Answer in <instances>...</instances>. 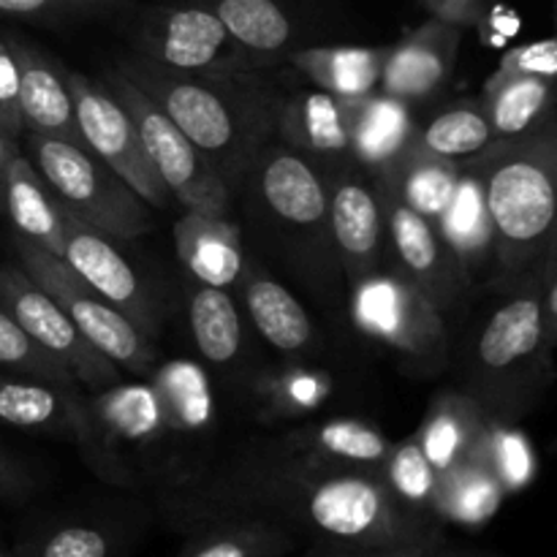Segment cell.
I'll use <instances>...</instances> for the list:
<instances>
[{"mask_svg":"<svg viewBox=\"0 0 557 557\" xmlns=\"http://www.w3.org/2000/svg\"><path fill=\"white\" fill-rule=\"evenodd\" d=\"M460 163L482 183L493 223L490 288L504 294L542 272L557 253V109Z\"/></svg>","mask_w":557,"mask_h":557,"instance_id":"7a4b0ae2","label":"cell"},{"mask_svg":"<svg viewBox=\"0 0 557 557\" xmlns=\"http://www.w3.org/2000/svg\"><path fill=\"white\" fill-rule=\"evenodd\" d=\"M330 180V226L346 286L384 270L386 221L373 180L359 166L326 172Z\"/></svg>","mask_w":557,"mask_h":557,"instance_id":"9a60e30c","label":"cell"},{"mask_svg":"<svg viewBox=\"0 0 557 557\" xmlns=\"http://www.w3.org/2000/svg\"><path fill=\"white\" fill-rule=\"evenodd\" d=\"M389 47H299L286 63L315 90L364 98L379 90Z\"/></svg>","mask_w":557,"mask_h":557,"instance_id":"4316f807","label":"cell"},{"mask_svg":"<svg viewBox=\"0 0 557 557\" xmlns=\"http://www.w3.org/2000/svg\"><path fill=\"white\" fill-rule=\"evenodd\" d=\"M479 103L487 114L495 139L517 136L555 112L557 76L495 69Z\"/></svg>","mask_w":557,"mask_h":557,"instance_id":"f1b7e54d","label":"cell"},{"mask_svg":"<svg viewBox=\"0 0 557 557\" xmlns=\"http://www.w3.org/2000/svg\"><path fill=\"white\" fill-rule=\"evenodd\" d=\"M0 128L14 141H20L25 134L20 114V69H16L9 36L3 33H0Z\"/></svg>","mask_w":557,"mask_h":557,"instance_id":"7bdbcfd3","label":"cell"},{"mask_svg":"<svg viewBox=\"0 0 557 557\" xmlns=\"http://www.w3.org/2000/svg\"><path fill=\"white\" fill-rule=\"evenodd\" d=\"M479 457L493 471V476L498 479L506 493H515L522 484L531 482L533 451L525 435L517 430V424H506L490 417Z\"/></svg>","mask_w":557,"mask_h":557,"instance_id":"ab89813d","label":"cell"},{"mask_svg":"<svg viewBox=\"0 0 557 557\" xmlns=\"http://www.w3.org/2000/svg\"><path fill=\"white\" fill-rule=\"evenodd\" d=\"M20 141L11 139L3 128H0V221H3V190H5V174H9V163L20 152Z\"/></svg>","mask_w":557,"mask_h":557,"instance_id":"c3c4849f","label":"cell"},{"mask_svg":"<svg viewBox=\"0 0 557 557\" xmlns=\"http://www.w3.org/2000/svg\"><path fill=\"white\" fill-rule=\"evenodd\" d=\"M381 210L386 221V245L395 259V270L413 283L446 321L466 305L473 275L457 250L441 237L433 221L403 205L395 194L379 188Z\"/></svg>","mask_w":557,"mask_h":557,"instance_id":"4fadbf2b","label":"cell"},{"mask_svg":"<svg viewBox=\"0 0 557 557\" xmlns=\"http://www.w3.org/2000/svg\"><path fill=\"white\" fill-rule=\"evenodd\" d=\"M82 403V386L65 389L27 375L0 373V424L9 428L74 438Z\"/></svg>","mask_w":557,"mask_h":557,"instance_id":"484cf974","label":"cell"},{"mask_svg":"<svg viewBox=\"0 0 557 557\" xmlns=\"http://www.w3.org/2000/svg\"><path fill=\"white\" fill-rule=\"evenodd\" d=\"M156 506L163 525L177 533L218 520H264L305 547L446 542L444 522L403 506L379 471L313 462L281 449L272 435L161 490Z\"/></svg>","mask_w":557,"mask_h":557,"instance_id":"6da1fadb","label":"cell"},{"mask_svg":"<svg viewBox=\"0 0 557 557\" xmlns=\"http://www.w3.org/2000/svg\"><path fill=\"white\" fill-rule=\"evenodd\" d=\"M544 326L549 343L557 348V253L544 267Z\"/></svg>","mask_w":557,"mask_h":557,"instance_id":"7dc6e473","label":"cell"},{"mask_svg":"<svg viewBox=\"0 0 557 557\" xmlns=\"http://www.w3.org/2000/svg\"><path fill=\"white\" fill-rule=\"evenodd\" d=\"M351 101L354 98L305 87L288 92L277 112L275 139L302 152L324 172L341 166H357L351 158Z\"/></svg>","mask_w":557,"mask_h":557,"instance_id":"e0dca14e","label":"cell"},{"mask_svg":"<svg viewBox=\"0 0 557 557\" xmlns=\"http://www.w3.org/2000/svg\"><path fill=\"white\" fill-rule=\"evenodd\" d=\"M22 139L25 156L41 174L60 210L123 243L150 232L152 207L85 145L38 134H25Z\"/></svg>","mask_w":557,"mask_h":557,"instance_id":"8992f818","label":"cell"},{"mask_svg":"<svg viewBox=\"0 0 557 557\" xmlns=\"http://www.w3.org/2000/svg\"><path fill=\"white\" fill-rule=\"evenodd\" d=\"M120 69L180 125L201 156L237 190L245 172L275 139L283 92L259 74H177L131 54Z\"/></svg>","mask_w":557,"mask_h":557,"instance_id":"3957f363","label":"cell"},{"mask_svg":"<svg viewBox=\"0 0 557 557\" xmlns=\"http://www.w3.org/2000/svg\"><path fill=\"white\" fill-rule=\"evenodd\" d=\"M0 310L9 313L38 346L58 357L82 389L103 392L123 381V370L82 335L65 310L20 264H0Z\"/></svg>","mask_w":557,"mask_h":557,"instance_id":"7c38bea8","label":"cell"},{"mask_svg":"<svg viewBox=\"0 0 557 557\" xmlns=\"http://www.w3.org/2000/svg\"><path fill=\"white\" fill-rule=\"evenodd\" d=\"M174 253L185 277L215 288H237L245 270L243 228L228 215L188 212L174 223Z\"/></svg>","mask_w":557,"mask_h":557,"instance_id":"44dd1931","label":"cell"},{"mask_svg":"<svg viewBox=\"0 0 557 557\" xmlns=\"http://www.w3.org/2000/svg\"><path fill=\"white\" fill-rule=\"evenodd\" d=\"M493 128L479 101H462L457 107L441 109L428 123L417 125L413 145L435 156L466 161L493 141Z\"/></svg>","mask_w":557,"mask_h":557,"instance_id":"8d00e7d4","label":"cell"},{"mask_svg":"<svg viewBox=\"0 0 557 557\" xmlns=\"http://www.w3.org/2000/svg\"><path fill=\"white\" fill-rule=\"evenodd\" d=\"M0 370L14 375H27V379L47 381V384L74 389L79 381L74 379L69 368L58 357L38 346L9 313L0 310Z\"/></svg>","mask_w":557,"mask_h":557,"instance_id":"f35d334b","label":"cell"},{"mask_svg":"<svg viewBox=\"0 0 557 557\" xmlns=\"http://www.w3.org/2000/svg\"><path fill=\"white\" fill-rule=\"evenodd\" d=\"M237 288L248 319L277 354L288 359H308L321 351L324 341L305 305L275 275H270L264 264L245 259Z\"/></svg>","mask_w":557,"mask_h":557,"instance_id":"d6986e66","label":"cell"},{"mask_svg":"<svg viewBox=\"0 0 557 557\" xmlns=\"http://www.w3.org/2000/svg\"><path fill=\"white\" fill-rule=\"evenodd\" d=\"M460 27L430 16L403 41L392 44L381 71L379 90L408 107L430 101L449 85L462 47Z\"/></svg>","mask_w":557,"mask_h":557,"instance_id":"2e32d148","label":"cell"},{"mask_svg":"<svg viewBox=\"0 0 557 557\" xmlns=\"http://www.w3.org/2000/svg\"><path fill=\"white\" fill-rule=\"evenodd\" d=\"M495 299L462 346L457 389L487 417L520 424L555 384L557 348L544 326V270Z\"/></svg>","mask_w":557,"mask_h":557,"instance_id":"5b68a950","label":"cell"},{"mask_svg":"<svg viewBox=\"0 0 557 557\" xmlns=\"http://www.w3.org/2000/svg\"><path fill=\"white\" fill-rule=\"evenodd\" d=\"M3 218H9L14 234L41 245L49 253H63V210L22 150L9 163L5 174Z\"/></svg>","mask_w":557,"mask_h":557,"instance_id":"f546056e","label":"cell"},{"mask_svg":"<svg viewBox=\"0 0 557 557\" xmlns=\"http://www.w3.org/2000/svg\"><path fill=\"white\" fill-rule=\"evenodd\" d=\"M125 528L107 517H58L27 531L14 544L20 557H117Z\"/></svg>","mask_w":557,"mask_h":557,"instance_id":"d6a6232c","label":"cell"},{"mask_svg":"<svg viewBox=\"0 0 557 557\" xmlns=\"http://www.w3.org/2000/svg\"><path fill=\"white\" fill-rule=\"evenodd\" d=\"M65 71L71 98H74L76 125H79L82 145L107 163L112 172H117L152 210H169L174 205V196L169 194L166 183L152 166L150 156L145 150L139 128L128 109L120 103L112 87L103 82H92L90 76L79 71Z\"/></svg>","mask_w":557,"mask_h":557,"instance_id":"8fae6325","label":"cell"},{"mask_svg":"<svg viewBox=\"0 0 557 557\" xmlns=\"http://www.w3.org/2000/svg\"><path fill=\"white\" fill-rule=\"evenodd\" d=\"M223 22L234 41L248 49L264 65L286 63L299 49V30L294 16L277 0H199Z\"/></svg>","mask_w":557,"mask_h":557,"instance_id":"83f0119b","label":"cell"},{"mask_svg":"<svg viewBox=\"0 0 557 557\" xmlns=\"http://www.w3.org/2000/svg\"><path fill=\"white\" fill-rule=\"evenodd\" d=\"M107 85L134 117L147 156L166 183L174 201L188 212H205V215L215 218L228 215L234 199L226 180L201 156L199 147L180 131V125L117 63L114 69H109Z\"/></svg>","mask_w":557,"mask_h":557,"instance_id":"9c48e42d","label":"cell"},{"mask_svg":"<svg viewBox=\"0 0 557 557\" xmlns=\"http://www.w3.org/2000/svg\"><path fill=\"white\" fill-rule=\"evenodd\" d=\"M147 379H150V389L156 395L169 446H172V455L177 460L180 482H185L190 476L185 457L194 451L196 444L210 438L218 424L210 379H207L205 370L185 362V359L161 364Z\"/></svg>","mask_w":557,"mask_h":557,"instance_id":"ac0fdd59","label":"cell"},{"mask_svg":"<svg viewBox=\"0 0 557 557\" xmlns=\"http://www.w3.org/2000/svg\"><path fill=\"white\" fill-rule=\"evenodd\" d=\"M20 69V114L25 134L52 136L82 145L74 98L65 82V65L49 58L36 44L5 33ZM22 134V136H25Z\"/></svg>","mask_w":557,"mask_h":557,"instance_id":"ffe728a7","label":"cell"},{"mask_svg":"<svg viewBox=\"0 0 557 557\" xmlns=\"http://www.w3.org/2000/svg\"><path fill=\"white\" fill-rule=\"evenodd\" d=\"M487 424L490 417L473 397L462 389H446L433 397L413 435L438 476H444L462 462L479 457Z\"/></svg>","mask_w":557,"mask_h":557,"instance_id":"603a6c76","label":"cell"},{"mask_svg":"<svg viewBox=\"0 0 557 557\" xmlns=\"http://www.w3.org/2000/svg\"><path fill=\"white\" fill-rule=\"evenodd\" d=\"M16 264L65 310L82 335L131 375H147L158 368V343L131 324L90 283L82 281L60 256L14 234Z\"/></svg>","mask_w":557,"mask_h":557,"instance_id":"ba28073f","label":"cell"},{"mask_svg":"<svg viewBox=\"0 0 557 557\" xmlns=\"http://www.w3.org/2000/svg\"><path fill=\"white\" fill-rule=\"evenodd\" d=\"M460 174V161L411 145L386 172L373 177V185L395 194L403 205L411 207L428 221H438L441 212L449 207L451 196H455Z\"/></svg>","mask_w":557,"mask_h":557,"instance_id":"4dcf8cb0","label":"cell"},{"mask_svg":"<svg viewBox=\"0 0 557 557\" xmlns=\"http://www.w3.org/2000/svg\"><path fill=\"white\" fill-rule=\"evenodd\" d=\"M506 490L493 476L482 457L462 462L455 471L438 476L435 493V515L441 522H460V525H479L498 511Z\"/></svg>","mask_w":557,"mask_h":557,"instance_id":"d590c367","label":"cell"},{"mask_svg":"<svg viewBox=\"0 0 557 557\" xmlns=\"http://www.w3.org/2000/svg\"><path fill=\"white\" fill-rule=\"evenodd\" d=\"M348 313L368 341L395 354L411 375L433 379L449 364V321L395 267L354 283Z\"/></svg>","mask_w":557,"mask_h":557,"instance_id":"52a82bcc","label":"cell"},{"mask_svg":"<svg viewBox=\"0 0 557 557\" xmlns=\"http://www.w3.org/2000/svg\"><path fill=\"white\" fill-rule=\"evenodd\" d=\"M0 557H20L16 547H0Z\"/></svg>","mask_w":557,"mask_h":557,"instance_id":"681fc988","label":"cell"},{"mask_svg":"<svg viewBox=\"0 0 557 557\" xmlns=\"http://www.w3.org/2000/svg\"><path fill=\"white\" fill-rule=\"evenodd\" d=\"M417 120L408 103L381 90L351 101V158L370 180L392 166L413 145Z\"/></svg>","mask_w":557,"mask_h":557,"instance_id":"cb8c5ba5","label":"cell"},{"mask_svg":"<svg viewBox=\"0 0 557 557\" xmlns=\"http://www.w3.org/2000/svg\"><path fill=\"white\" fill-rule=\"evenodd\" d=\"M272 441L292 455L308 457L324 466L359 468V471H381L395 446V441L386 438L384 430L362 419L305 422L286 433L272 435Z\"/></svg>","mask_w":557,"mask_h":557,"instance_id":"7402d4cb","label":"cell"},{"mask_svg":"<svg viewBox=\"0 0 557 557\" xmlns=\"http://www.w3.org/2000/svg\"><path fill=\"white\" fill-rule=\"evenodd\" d=\"M63 253L60 259L90 283L109 305L120 310L134 326H139L150 341L161 335V299L150 292L145 277L134 270L128 259L114 248V239L96 228L85 226L69 212H63Z\"/></svg>","mask_w":557,"mask_h":557,"instance_id":"5bb4252c","label":"cell"},{"mask_svg":"<svg viewBox=\"0 0 557 557\" xmlns=\"http://www.w3.org/2000/svg\"><path fill=\"white\" fill-rule=\"evenodd\" d=\"M500 71H522V74L557 76V38L547 41L522 44L509 49L498 63Z\"/></svg>","mask_w":557,"mask_h":557,"instance_id":"ee69618b","label":"cell"},{"mask_svg":"<svg viewBox=\"0 0 557 557\" xmlns=\"http://www.w3.org/2000/svg\"><path fill=\"white\" fill-rule=\"evenodd\" d=\"M128 5L131 0H0V16L65 27L92 20H109Z\"/></svg>","mask_w":557,"mask_h":557,"instance_id":"60d3db41","label":"cell"},{"mask_svg":"<svg viewBox=\"0 0 557 557\" xmlns=\"http://www.w3.org/2000/svg\"><path fill=\"white\" fill-rule=\"evenodd\" d=\"M134 54L177 74H259L270 69L239 47L201 3L147 9L136 25Z\"/></svg>","mask_w":557,"mask_h":557,"instance_id":"30bf717a","label":"cell"},{"mask_svg":"<svg viewBox=\"0 0 557 557\" xmlns=\"http://www.w3.org/2000/svg\"><path fill=\"white\" fill-rule=\"evenodd\" d=\"M183 536L177 557H286L302 544L294 533L264 520H218Z\"/></svg>","mask_w":557,"mask_h":557,"instance_id":"836d02e7","label":"cell"},{"mask_svg":"<svg viewBox=\"0 0 557 557\" xmlns=\"http://www.w3.org/2000/svg\"><path fill=\"white\" fill-rule=\"evenodd\" d=\"M299 557H498L479 549L441 544H381V547H337V544H308Z\"/></svg>","mask_w":557,"mask_h":557,"instance_id":"b9f144b4","label":"cell"},{"mask_svg":"<svg viewBox=\"0 0 557 557\" xmlns=\"http://www.w3.org/2000/svg\"><path fill=\"white\" fill-rule=\"evenodd\" d=\"M419 3L433 20L468 30L487 20L493 0H419Z\"/></svg>","mask_w":557,"mask_h":557,"instance_id":"f6af8a7d","label":"cell"},{"mask_svg":"<svg viewBox=\"0 0 557 557\" xmlns=\"http://www.w3.org/2000/svg\"><path fill=\"white\" fill-rule=\"evenodd\" d=\"M433 223L441 237L457 250V256L471 270V275L484 261L493 264V223H490L487 205H484L482 183L471 172L462 169L449 207Z\"/></svg>","mask_w":557,"mask_h":557,"instance_id":"e575fe53","label":"cell"},{"mask_svg":"<svg viewBox=\"0 0 557 557\" xmlns=\"http://www.w3.org/2000/svg\"><path fill=\"white\" fill-rule=\"evenodd\" d=\"M36 490V476L0 449V500H27Z\"/></svg>","mask_w":557,"mask_h":557,"instance_id":"bcb514c9","label":"cell"},{"mask_svg":"<svg viewBox=\"0 0 557 557\" xmlns=\"http://www.w3.org/2000/svg\"><path fill=\"white\" fill-rule=\"evenodd\" d=\"M379 473L403 506H408L417 515L430 517V520H438V515H435L438 471H435L433 462L428 460L424 449L419 446L417 435L392 446L389 457H386Z\"/></svg>","mask_w":557,"mask_h":557,"instance_id":"74e56055","label":"cell"},{"mask_svg":"<svg viewBox=\"0 0 557 557\" xmlns=\"http://www.w3.org/2000/svg\"><path fill=\"white\" fill-rule=\"evenodd\" d=\"M335 375L302 359H288L277 368H264L250 381L248 392L259 422L277 424L321 411L335 395Z\"/></svg>","mask_w":557,"mask_h":557,"instance_id":"d4e9b609","label":"cell"},{"mask_svg":"<svg viewBox=\"0 0 557 557\" xmlns=\"http://www.w3.org/2000/svg\"><path fill=\"white\" fill-rule=\"evenodd\" d=\"M188 281V277H185ZM185 305H188V326L194 335L196 351L207 364L232 368L243 357V319L226 288L207 283H185Z\"/></svg>","mask_w":557,"mask_h":557,"instance_id":"1f68e13d","label":"cell"},{"mask_svg":"<svg viewBox=\"0 0 557 557\" xmlns=\"http://www.w3.org/2000/svg\"><path fill=\"white\" fill-rule=\"evenodd\" d=\"M232 199L243 205L256 243L294 281L321 299H335L343 292L346 277L330 226V180L319 163L272 139L250 163Z\"/></svg>","mask_w":557,"mask_h":557,"instance_id":"277c9868","label":"cell"}]
</instances>
